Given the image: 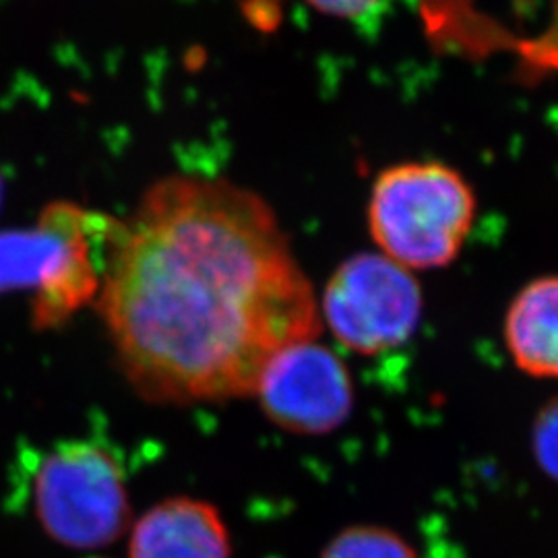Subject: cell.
<instances>
[{"mask_svg":"<svg viewBox=\"0 0 558 558\" xmlns=\"http://www.w3.org/2000/svg\"><path fill=\"white\" fill-rule=\"evenodd\" d=\"M319 313L341 345L379 356L418 331L424 294L414 271L380 253H359L327 279Z\"/></svg>","mask_w":558,"mask_h":558,"instance_id":"5b68a950","label":"cell"},{"mask_svg":"<svg viewBox=\"0 0 558 558\" xmlns=\"http://www.w3.org/2000/svg\"><path fill=\"white\" fill-rule=\"evenodd\" d=\"M320 558H418V553L408 539L389 527L356 523L343 527L329 539Z\"/></svg>","mask_w":558,"mask_h":558,"instance_id":"9c48e42d","label":"cell"},{"mask_svg":"<svg viewBox=\"0 0 558 558\" xmlns=\"http://www.w3.org/2000/svg\"><path fill=\"white\" fill-rule=\"evenodd\" d=\"M472 184L442 161H405L383 170L368 199V232L380 255L410 271L458 259L476 220Z\"/></svg>","mask_w":558,"mask_h":558,"instance_id":"7a4b0ae2","label":"cell"},{"mask_svg":"<svg viewBox=\"0 0 558 558\" xmlns=\"http://www.w3.org/2000/svg\"><path fill=\"white\" fill-rule=\"evenodd\" d=\"M44 534L73 550H101L129 534L133 511L119 459L89 440H62L32 474Z\"/></svg>","mask_w":558,"mask_h":558,"instance_id":"277c9868","label":"cell"},{"mask_svg":"<svg viewBox=\"0 0 558 558\" xmlns=\"http://www.w3.org/2000/svg\"><path fill=\"white\" fill-rule=\"evenodd\" d=\"M502 338L521 373L558 380V276L532 279L519 290L505 313Z\"/></svg>","mask_w":558,"mask_h":558,"instance_id":"ba28073f","label":"cell"},{"mask_svg":"<svg viewBox=\"0 0 558 558\" xmlns=\"http://www.w3.org/2000/svg\"><path fill=\"white\" fill-rule=\"evenodd\" d=\"M525 60L536 69H558V0L548 32L538 41L525 46Z\"/></svg>","mask_w":558,"mask_h":558,"instance_id":"8fae6325","label":"cell"},{"mask_svg":"<svg viewBox=\"0 0 558 558\" xmlns=\"http://www.w3.org/2000/svg\"><path fill=\"white\" fill-rule=\"evenodd\" d=\"M119 221L71 203L50 205L34 230L0 234V292L34 290V323L54 327L98 300Z\"/></svg>","mask_w":558,"mask_h":558,"instance_id":"3957f363","label":"cell"},{"mask_svg":"<svg viewBox=\"0 0 558 558\" xmlns=\"http://www.w3.org/2000/svg\"><path fill=\"white\" fill-rule=\"evenodd\" d=\"M253 396L281 430L320 437L343 426L354 410V380L333 350L306 339L279 350L259 375Z\"/></svg>","mask_w":558,"mask_h":558,"instance_id":"8992f818","label":"cell"},{"mask_svg":"<svg viewBox=\"0 0 558 558\" xmlns=\"http://www.w3.org/2000/svg\"><path fill=\"white\" fill-rule=\"evenodd\" d=\"M2 197H4V182H2V177H0V205H2Z\"/></svg>","mask_w":558,"mask_h":558,"instance_id":"4fadbf2b","label":"cell"},{"mask_svg":"<svg viewBox=\"0 0 558 558\" xmlns=\"http://www.w3.org/2000/svg\"><path fill=\"white\" fill-rule=\"evenodd\" d=\"M320 11L338 17H362L377 9L383 0H308Z\"/></svg>","mask_w":558,"mask_h":558,"instance_id":"7c38bea8","label":"cell"},{"mask_svg":"<svg viewBox=\"0 0 558 558\" xmlns=\"http://www.w3.org/2000/svg\"><path fill=\"white\" fill-rule=\"evenodd\" d=\"M120 373L158 405L248 398L319 300L276 211L230 180L166 177L119 221L98 294Z\"/></svg>","mask_w":558,"mask_h":558,"instance_id":"6da1fadb","label":"cell"},{"mask_svg":"<svg viewBox=\"0 0 558 558\" xmlns=\"http://www.w3.org/2000/svg\"><path fill=\"white\" fill-rule=\"evenodd\" d=\"M129 558H232V536L216 505L172 497L133 521Z\"/></svg>","mask_w":558,"mask_h":558,"instance_id":"52a82bcc","label":"cell"},{"mask_svg":"<svg viewBox=\"0 0 558 558\" xmlns=\"http://www.w3.org/2000/svg\"><path fill=\"white\" fill-rule=\"evenodd\" d=\"M532 451L539 470L558 482V398L550 399L534 420Z\"/></svg>","mask_w":558,"mask_h":558,"instance_id":"30bf717a","label":"cell"}]
</instances>
